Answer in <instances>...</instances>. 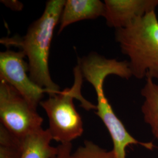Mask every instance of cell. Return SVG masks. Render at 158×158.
Returning <instances> with one entry per match:
<instances>
[{
	"instance_id": "1",
	"label": "cell",
	"mask_w": 158,
	"mask_h": 158,
	"mask_svg": "<svg viewBox=\"0 0 158 158\" xmlns=\"http://www.w3.org/2000/svg\"><path fill=\"white\" fill-rule=\"evenodd\" d=\"M66 1L49 0L40 18L29 26L23 37L4 38L1 43L6 46H15L28 57L29 76L35 84L48 91L49 96L59 93L60 87L51 78L49 57L53 32L59 23Z\"/></svg>"
},
{
	"instance_id": "2",
	"label": "cell",
	"mask_w": 158,
	"mask_h": 158,
	"mask_svg": "<svg viewBox=\"0 0 158 158\" xmlns=\"http://www.w3.org/2000/svg\"><path fill=\"white\" fill-rule=\"evenodd\" d=\"M115 40L129 58L132 75L158 80V19L155 11L139 18L125 28L116 29Z\"/></svg>"
},
{
	"instance_id": "3",
	"label": "cell",
	"mask_w": 158,
	"mask_h": 158,
	"mask_svg": "<svg viewBox=\"0 0 158 158\" xmlns=\"http://www.w3.org/2000/svg\"><path fill=\"white\" fill-rule=\"evenodd\" d=\"M73 73L74 81L71 88L49 96L40 103L48 117V130L53 140L60 144L72 143L83 133V123L74 106V98L78 100L81 102L80 106L87 111L97 108L96 105L86 100L81 93L84 77L79 63L74 68Z\"/></svg>"
},
{
	"instance_id": "4",
	"label": "cell",
	"mask_w": 158,
	"mask_h": 158,
	"mask_svg": "<svg viewBox=\"0 0 158 158\" xmlns=\"http://www.w3.org/2000/svg\"><path fill=\"white\" fill-rule=\"evenodd\" d=\"M1 124L20 139L42 128L44 119L11 85L0 80Z\"/></svg>"
},
{
	"instance_id": "5",
	"label": "cell",
	"mask_w": 158,
	"mask_h": 158,
	"mask_svg": "<svg viewBox=\"0 0 158 158\" xmlns=\"http://www.w3.org/2000/svg\"><path fill=\"white\" fill-rule=\"evenodd\" d=\"M108 76L107 72L104 69H93L86 73L85 79L93 85L96 90L97 104L95 114L102 119L110 134L115 158H126V149L132 145H139L152 150L154 148L152 142H142L136 139L114 113L103 90L104 81Z\"/></svg>"
},
{
	"instance_id": "6",
	"label": "cell",
	"mask_w": 158,
	"mask_h": 158,
	"mask_svg": "<svg viewBox=\"0 0 158 158\" xmlns=\"http://www.w3.org/2000/svg\"><path fill=\"white\" fill-rule=\"evenodd\" d=\"M23 51L10 49L0 53V80L14 87L34 107L37 108L46 89L35 84L28 74L29 64Z\"/></svg>"
},
{
	"instance_id": "7",
	"label": "cell",
	"mask_w": 158,
	"mask_h": 158,
	"mask_svg": "<svg viewBox=\"0 0 158 158\" xmlns=\"http://www.w3.org/2000/svg\"><path fill=\"white\" fill-rule=\"evenodd\" d=\"M104 16L110 28H125L135 19L155 11L158 0H105Z\"/></svg>"
},
{
	"instance_id": "8",
	"label": "cell",
	"mask_w": 158,
	"mask_h": 158,
	"mask_svg": "<svg viewBox=\"0 0 158 158\" xmlns=\"http://www.w3.org/2000/svg\"><path fill=\"white\" fill-rule=\"evenodd\" d=\"M104 10V2L99 0L66 1L60 17L58 34L73 23L103 17Z\"/></svg>"
},
{
	"instance_id": "9",
	"label": "cell",
	"mask_w": 158,
	"mask_h": 158,
	"mask_svg": "<svg viewBox=\"0 0 158 158\" xmlns=\"http://www.w3.org/2000/svg\"><path fill=\"white\" fill-rule=\"evenodd\" d=\"M53 140L48 129L42 128L21 139L22 152L20 158H53L58 148L51 146Z\"/></svg>"
},
{
	"instance_id": "10",
	"label": "cell",
	"mask_w": 158,
	"mask_h": 158,
	"mask_svg": "<svg viewBox=\"0 0 158 158\" xmlns=\"http://www.w3.org/2000/svg\"><path fill=\"white\" fill-rule=\"evenodd\" d=\"M141 93L144 98L141 107L144 121L149 125L153 135L158 141V85L153 79L147 78Z\"/></svg>"
},
{
	"instance_id": "11",
	"label": "cell",
	"mask_w": 158,
	"mask_h": 158,
	"mask_svg": "<svg viewBox=\"0 0 158 158\" xmlns=\"http://www.w3.org/2000/svg\"><path fill=\"white\" fill-rule=\"evenodd\" d=\"M22 152L21 139L0 125V158H20Z\"/></svg>"
},
{
	"instance_id": "12",
	"label": "cell",
	"mask_w": 158,
	"mask_h": 158,
	"mask_svg": "<svg viewBox=\"0 0 158 158\" xmlns=\"http://www.w3.org/2000/svg\"><path fill=\"white\" fill-rule=\"evenodd\" d=\"M71 158H115L113 150L108 151L93 142L85 141L72 154Z\"/></svg>"
},
{
	"instance_id": "13",
	"label": "cell",
	"mask_w": 158,
	"mask_h": 158,
	"mask_svg": "<svg viewBox=\"0 0 158 158\" xmlns=\"http://www.w3.org/2000/svg\"><path fill=\"white\" fill-rule=\"evenodd\" d=\"M56 155L53 158H71L72 144V143L60 144L58 147Z\"/></svg>"
},
{
	"instance_id": "14",
	"label": "cell",
	"mask_w": 158,
	"mask_h": 158,
	"mask_svg": "<svg viewBox=\"0 0 158 158\" xmlns=\"http://www.w3.org/2000/svg\"><path fill=\"white\" fill-rule=\"evenodd\" d=\"M2 3H3L6 6L10 8L13 11H19L23 10V4L19 1L16 0H10V1H1Z\"/></svg>"
}]
</instances>
